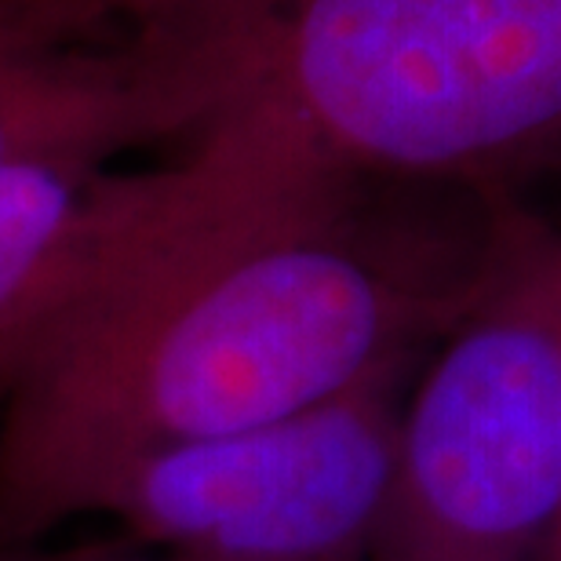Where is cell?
Listing matches in <instances>:
<instances>
[{
	"mask_svg": "<svg viewBox=\"0 0 561 561\" xmlns=\"http://www.w3.org/2000/svg\"><path fill=\"white\" fill-rule=\"evenodd\" d=\"M208 194L55 329L0 405V551L92 514L142 456L409 365L474 307L503 194L376 216L260 99L222 110Z\"/></svg>",
	"mask_w": 561,
	"mask_h": 561,
	"instance_id": "cell-1",
	"label": "cell"
},
{
	"mask_svg": "<svg viewBox=\"0 0 561 561\" xmlns=\"http://www.w3.org/2000/svg\"><path fill=\"white\" fill-rule=\"evenodd\" d=\"M241 99L354 175L511 194L561 168V0H227Z\"/></svg>",
	"mask_w": 561,
	"mask_h": 561,
	"instance_id": "cell-2",
	"label": "cell"
},
{
	"mask_svg": "<svg viewBox=\"0 0 561 561\" xmlns=\"http://www.w3.org/2000/svg\"><path fill=\"white\" fill-rule=\"evenodd\" d=\"M554 222L503 197L474 307L401 405L368 561H540L561 507Z\"/></svg>",
	"mask_w": 561,
	"mask_h": 561,
	"instance_id": "cell-3",
	"label": "cell"
},
{
	"mask_svg": "<svg viewBox=\"0 0 561 561\" xmlns=\"http://www.w3.org/2000/svg\"><path fill=\"white\" fill-rule=\"evenodd\" d=\"M409 365L329 401L142 456L92 514L197 561H368L390 489Z\"/></svg>",
	"mask_w": 561,
	"mask_h": 561,
	"instance_id": "cell-4",
	"label": "cell"
},
{
	"mask_svg": "<svg viewBox=\"0 0 561 561\" xmlns=\"http://www.w3.org/2000/svg\"><path fill=\"white\" fill-rule=\"evenodd\" d=\"M238 99L227 0H0V164L110 157Z\"/></svg>",
	"mask_w": 561,
	"mask_h": 561,
	"instance_id": "cell-5",
	"label": "cell"
},
{
	"mask_svg": "<svg viewBox=\"0 0 561 561\" xmlns=\"http://www.w3.org/2000/svg\"><path fill=\"white\" fill-rule=\"evenodd\" d=\"M219 161L216 117L194 150L146 172L88 153L0 164V405L44 340L194 211Z\"/></svg>",
	"mask_w": 561,
	"mask_h": 561,
	"instance_id": "cell-6",
	"label": "cell"
},
{
	"mask_svg": "<svg viewBox=\"0 0 561 561\" xmlns=\"http://www.w3.org/2000/svg\"><path fill=\"white\" fill-rule=\"evenodd\" d=\"M551 260H554L558 296H561V230H558V227H554V233H551ZM540 561H561V507H558V522H554L551 536H547V547H543Z\"/></svg>",
	"mask_w": 561,
	"mask_h": 561,
	"instance_id": "cell-7",
	"label": "cell"
},
{
	"mask_svg": "<svg viewBox=\"0 0 561 561\" xmlns=\"http://www.w3.org/2000/svg\"><path fill=\"white\" fill-rule=\"evenodd\" d=\"M99 554L88 551L84 558H44V561H95ZM0 561H33V558H8V554H0Z\"/></svg>",
	"mask_w": 561,
	"mask_h": 561,
	"instance_id": "cell-8",
	"label": "cell"
},
{
	"mask_svg": "<svg viewBox=\"0 0 561 561\" xmlns=\"http://www.w3.org/2000/svg\"><path fill=\"white\" fill-rule=\"evenodd\" d=\"M99 561V558H95ZM153 561H197V558H183V554H164V558H153Z\"/></svg>",
	"mask_w": 561,
	"mask_h": 561,
	"instance_id": "cell-9",
	"label": "cell"
}]
</instances>
